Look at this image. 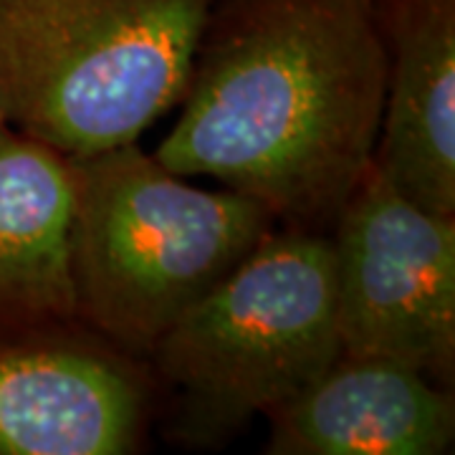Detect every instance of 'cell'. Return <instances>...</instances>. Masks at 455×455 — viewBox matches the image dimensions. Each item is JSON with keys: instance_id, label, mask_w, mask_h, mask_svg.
I'll list each match as a JSON object with an SVG mask.
<instances>
[{"instance_id": "3957f363", "label": "cell", "mask_w": 455, "mask_h": 455, "mask_svg": "<svg viewBox=\"0 0 455 455\" xmlns=\"http://www.w3.org/2000/svg\"><path fill=\"white\" fill-rule=\"evenodd\" d=\"M208 0H0V112L68 160L137 142L185 92Z\"/></svg>"}, {"instance_id": "5b68a950", "label": "cell", "mask_w": 455, "mask_h": 455, "mask_svg": "<svg viewBox=\"0 0 455 455\" xmlns=\"http://www.w3.org/2000/svg\"><path fill=\"white\" fill-rule=\"evenodd\" d=\"M341 352L455 377V215L400 196L370 163L331 226Z\"/></svg>"}, {"instance_id": "277c9868", "label": "cell", "mask_w": 455, "mask_h": 455, "mask_svg": "<svg viewBox=\"0 0 455 455\" xmlns=\"http://www.w3.org/2000/svg\"><path fill=\"white\" fill-rule=\"evenodd\" d=\"M331 238L274 228L147 355L178 400L180 440L223 443L339 357Z\"/></svg>"}, {"instance_id": "52a82bcc", "label": "cell", "mask_w": 455, "mask_h": 455, "mask_svg": "<svg viewBox=\"0 0 455 455\" xmlns=\"http://www.w3.org/2000/svg\"><path fill=\"white\" fill-rule=\"evenodd\" d=\"M385 49L372 164L392 188L455 215V0H367Z\"/></svg>"}, {"instance_id": "8992f818", "label": "cell", "mask_w": 455, "mask_h": 455, "mask_svg": "<svg viewBox=\"0 0 455 455\" xmlns=\"http://www.w3.org/2000/svg\"><path fill=\"white\" fill-rule=\"evenodd\" d=\"M152 374L86 326L0 334V455H127L152 412Z\"/></svg>"}, {"instance_id": "7a4b0ae2", "label": "cell", "mask_w": 455, "mask_h": 455, "mask_svg": "<svg viewBox=\"0 0 455 455\" xmlns=\"http://www.w3.org/2000/svg\"><path fill=\"white\" fill-rule=\"evenodd\" d=\"M68 170L76 322L137 359L278 226L256 197L203 190L137 142Z\"/></svg>"}, {"instance_id": "9c48e42d", "label": "cell", "mask_w": 455, "mask_h": 455, "mask_svg": "<svg viewBox=\"0 0 455 455\" xmlns=\"http://www.w3.org/2000/svg\"><path fill=\"white\" fill-rule=\"evenodd\" d=\"M68 160L0 127V334L76 324L68 278Z\"/></svg>"}, {"instance_id": "6da1fadb", "label": "cell", "mask_w": 455, "mask_h": 455, "mask_svg": "<svg viewBox=\"0 0 455 455\" xmlns=\"http://www.w3.org/2000/svg\"><path fill=\"white\" fill-rule=\"evenodd\" d=\"M178 122L152 152L182 178L319 230L370 167L385 49L367 0H208Z\"/></svg>"}, {"instance_id": "30bf717a", "label": "cell", "mask_w": 455, "mask_h": 455, "mask_svg": "<svg viewBox=\"0 0 455 455\" xmlns=\"http://www.w3.org/2000/svg\"><path fill=\"white\" fill-rule=\"evenodd\" d=\"M5 124V116H3V112H0V127Z\"/></svg>"}, {"instance_id": "ba28073f", "label": "cell", "mask_w": 455, "mask_h": 455, "mask_svg": "<svg viewBox=\"0 0 455 455\" xmlns=\"http://www.w3.org/2000/svg\"><path fill=\"white\" fill-rule=\"evenodd\" d=\"M266 418L271 455H445L455 443L453 387L347 352Z\"/></svg>"}]
</instances>
